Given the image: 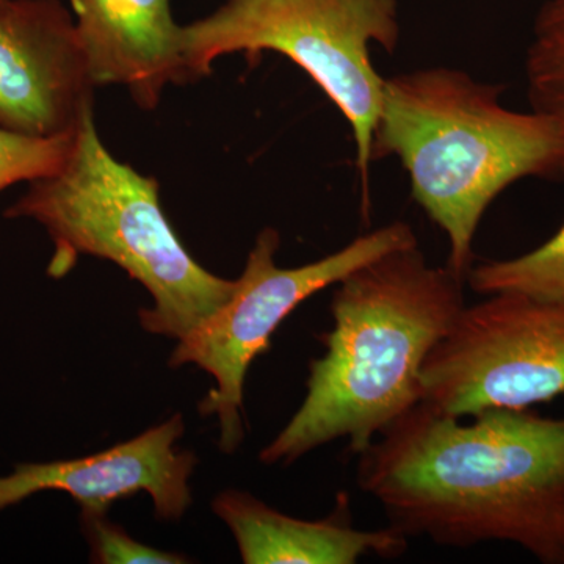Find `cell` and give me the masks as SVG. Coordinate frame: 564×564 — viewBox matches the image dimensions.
<instances>
[{"instance_id":"obj_1","label":"cell","mask_w":564,"mask_h":564,"mask_svg":"<svg viewBox=\"0 0 564 564\" xmlns=\"http://www.w3.org/2000/svg\"><path fill=\"white\" fill-rule=\"evenodd\" d=\"M462 421L414 404L356 455L358 488L408 540L503 541L564 564V417L488 410Z\"/></svg>"},{"instance_id":"obj_2","label":"cell","mask_w":564,"mask_h":564,"mask_svg":"<svg viewBox=\"0 0 564 564\" xmlns=\"http://www.w3.org/2000/svg\"><path fill=\"white\" fill-rule=\"evenodd\" d=\"M464 284L447 265L430 263L419 243L345 276L302 406L261 462L292 464L337 440H347L351 454L366 451L421 402L423 364L466 306Z\"/></svg>"},{"instance_id":"obj_3","label":"cell","mask_w":564,"mask_h":564,"mask_svg":"<svg viewBox=\"0 0 564 564\" xmlns=\"http://www.w3.org/2000/svg\"><path fill=\"white\" fill-rule=\"evenodd\" d=\"M500 85L430 66L384 80L372 158L393 155L411 195L448 240L447 267L467 280L474 240L494 199L514 182L563 173L564 137L554 122L507 109Z\"/></svg>"},{"instance_id":"obj_4","label":"cell","mask_w":564,"mask_h":564,"mask_svg":"<svg viewBox=\"0 0 564 564\" xmlns=\"http://www.w3.org/2000/svg\"><path fill=\"white\" fill-rule=\"evenodd\" d=\"M6 217L46 229L54 243L47 274L55 280L80 256H93L140 282L152 296V306L139 313L151 334L184 339L236 291L237 280L207 272L185 250L162 209L158 181L110 154L93 111L77 128L65 165L29 182Z\"/></svg>"},{"instance_id":"obj_5","label":"cell","mask_w":564,"mask_h":564,"mask_svg":"<svg viewBox=\"0 0 564 564\" xmlns=\"http://www.w3.org/2000/svg\"><path fill=\"white\" fill-rule=\"evenodd\" d=\"M399 0H226L202 20L182 25L188 82L212 73L223 55L272 51L295 63L344 115L369 206L375 126L386 77L370 47L392 54L400 43Z\"/></svg>"},{"instance_id":"obj_6","label":"cell","mask_w":564,"mask_h":564,"mask_svg":"<svg viewBox=\"0 0 564 564\" xmlns=\"http://www.w3.org/2000/svg\"><path fill=\"white\" fill-rule=\"evenodd\" d=\"M414 243L419 242L413 228L393 221L356 237L318 261L282 269L276 262L280 232L273 228L259 232L231 299L177 340L170 359L172 367L193 364L214 378L215 388L199 403V411L203 415L217 414L225 454H232L242 444L245 378L254 359L270 347L281 323L300 304L339 284L359 267Z\"/></svg>"},{"instance_id":"obj_7","label":"cell","mask_w":564,"mask_h":564,"mask_svg":"<svg viewBox=\"0 0 564 564\" xmlns=\"http://www.w3.org/2000/svg\"><path fill=\"white\" fill-rule=\"evenodd\" d=\"M421 402L454 417L564 393V303L494 293L464 306L421 370Z\"/></svg>"},{"instance_id":"obj_8","label":"cell","mask_w":564,"mask_h":564,"mask_svg":"<svg viewBox=\"0 0 564 564\" xmlns=\"http://www.w3.org/2000/svg\"><path fill=\"white\" fill-rule=\"evenodd\" d=\"M95 87L61 0L0 3V128L39 139L74 132L93 111Z\"/></svg>"},{"instance_id":"obj_9","label":"cell","mask_w":564,"mask_h":564,"mask_svg":"<svg viewBox=\"0 0 564 564\" xmlns=\"http://www.w3.org/2000/svg\"><path fill=\"white\" fill-rule=\"evenodd\" d=\"M181 414L101 454L50 463H22L0 477V511L44 491L68 494L82 511L107 513L110 505L150 494L162 521H180L192 505L196 456L180 451Z\"/></svg>"},{"instance_id":"obj_10","label":"cell","mask_w":564,"mask_h":564,"mask_svg":"<svg viewBox=\"0 0 564 564\" xmlns=\"http://www.w3.org/2000/svg\"><path fill=\"white\" fill-rule=\"evenodd\" d=\"M93 82L122 85L144 110L170 84L188 82L172 0H73Z\"/></svg>"},{"instance_id":"obj_11","label":"cell","mask_w":564,"mask_h":564,"mask_svg":"<svg viewBox=\"0 0 564 564\" xmlns=\"http://www.w3.org/2000/svg\"><path fill=\"white\" fill-rule=\"evenodd\" d=\"M336 502L326 518L303 521L229 489L215 497L212 510L231 530L247 564H355L367 555L399 558L406 552L404 534L391 525L356 529L348 497L339 494Z\"/></svg>"},{"instance_id":"obj_12","label":"cell","mask_w":564,"mask_h":564,"mask_svg":"<svg viewBox=\"0 0 564 564\" xmlns=\"http://www.w3.org/2000/svg\"><path fill=\"white\" fill-rule=\"evenodd\" d=\"M466 282L485 296L519 293L541 302L564 303V225L547 242L525 254L473 267Z\"/></svg>"},{"instance_id":"obj_13","label":"cell","mask_w":564,"mask_h":564,"mask_svg":"<svg viewBox=\"0 0 564 564\" xmlns=\"http://www.w3.org/2000/svg\"><path fill=\"white\" fill-rule=\"evenodd\" d=\"M527 98L564 137V0H547L533 22L525 55Z\"/></svg>"},{"instance_id":"obj_14","label":"cell","mask_w":564,"mask_h":564,"mask_svg":"<svg viewBox=\"0 0 564 564\" xmlns=\"http://www.w3.org/2000/svg\"><path fill=\"white\" fill-rule=\"evenodd\" d=\"M76 131L54 139H39L0 128V193L20 182L57 173L73 150Z\"/></svg>"},{"instance_id":"obj_15","label":"cell","mask_w":564,"mask_h":564,"mask_svg":"<svg viewBox=\"0 0 564 564\" xmlns=\"http://www.w3.org/2000/svg\"><path fill=\"white\" fill-rule=\"evenodd\" d=\"M82 529L90 544L91 562L99 564H182L184 555L159 551L126 533L107 519V513L82 511Z\"/></svg>"},{"instance_id":"obj_16","label":"cell","mask_w":564,"mask_h":564,"mask_svg":"<svg viewBox=\"0 0 564 564\" xmlns=\"http://www.w3.org/2000/svg\"><path fill=\"white\" fill-rule=\"evenodd\" d=\"M2 2H3V0H0V3H2Z\"/></svg>"}]
</instances>
